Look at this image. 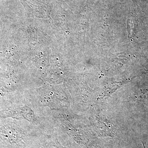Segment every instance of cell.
Wrapping results in <instances>:
<instances>
[{
	"label": "cell",
	"instance_id": "1",
	"mask_svg": "<svg viewBox=\"0 0 148 148\" xmlns=\"http://www.w3.org/2000/svg\"><path fill=\"white\" fill-rule=\"evenodd\" d=\"M143 146H144V148H145V145H144V144H143Z\"/></svg>",
	"mask_w": 148,
	"mask_h": 148
}]
</instances>
